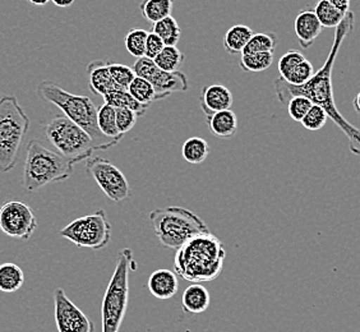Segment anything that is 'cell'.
Returning <instances> with one entry per match:
<instances>
[{"instance_id":"ac0fdd59","label":"cell","mask_w":360,"mask_h":332,"mask_svg":"<svg viewBox=\"0 0 360 332\" xmlns=\"http://www.w3.org/2000/svg\"><path fill=\"white\" fill-rule=\"evenodd\" d=\"M211 305V295L207 288L201 284H191L183 293L181 305L186 313L201 314Z\"/></svg>"},{"instance_id":"ee69618b","label":"cell","mask_w":360,"mask_h":332,"mask_svg":"<svg viewBox=\"0 0 360 332\" xmlns=\"http://www.w3.org/2000/svg\"><path fill=\"white\" fill-rule=\"evenodd\" d=\"M353 106L355 111L360 115V92L355 96V98H354Z\"/></svg>"},{"instance_id":"5bb4252c","label":"cell","mask_w":360,"mask_h":332,"mask_svg":"<svg viewBox=\"0 0 360 332\" xmlns=\"http://www.w3.org/2000/svg\"><path fill=\"white\" fill-rule=\"evenodd\" d=\"M233 94L226 86L214 83L206 86L200 97V105L206 117H210L219 111L230 110L233 106Z\"/></svg>"},{"instance_id":"cb8c5ba5","label":"cell","mask_w":360,"mask_h":332,"mask_svg":"<svg viewBox=\"0 0 360 332\" xmlns=\"http://www.w3.org/2000/svg\"><path fill=\"white\" fill-rule=\"evenodd\" d=\"M210 155V145L201 137H191L181 146V156L189 164L198 165L205 162Z\"/></svg>"},{"instance_id":"5b68a950","label":"cell","mask_w":360,"mask_h":332,"mask_svg":"<svg viewBox=\"0 0 360 332\" xmlns=\"http://www.w3.org/2000/svg\"><path fill=\"white\" fill-rule=\"evenodd\" d=\"M148 219L160 243L165 248L174 250H178L194 236L210 231L198 215L178 206L156 208Z\"/></svg>"},{"instance_id":"60d3db41","label":"cell","mask_w":360,"mask_h":332,"mask_svg":"<svg viewBox=\"0 0 360 332\" xmlns=\"http://www.w3.org/2000/svg\"><path fill=\"white\" fill-rule=\"evenodd\" d=\"M328 3H331L333 6L339 8L340 11L347 13L349 12V7H350V0H326Z\"/></svg>"},{"instance_id":"f1b7e54d","label":"cell","mask_w":360,"mask_h":332,"mask_svg":"<svg viewBox=\"0 0 360 332\" xmlns=\"http://www.w3.org/2000/svg\"><path fill=\"white\" fill-rule=\"evenodd\" d=\"M277 46V36L274 32H259L252 36L250 42L243 50V54L255 53H275Z\"/></svg>"},{"instance_id":"52a82bcc","label":"cell","mask_w":360,"mask_h":332,"mask_svg":"<svg viewBox=\"0 0 360 332\" xmlns=\"http://www.w3.org/2000/svg\"><path fill=\"white\" fill-rule=\"evenodd\" d=\"M31 125L17 97L0 96V173L13 170L23 139Z\"/></svg>"},{"instance_id":"30bf717a","label":"cell","mask_w":360,"mask_h":332,"mask_svg":"<svg viewBox=\"0 0 360 332\" xmlns=\"http://www.w3.org/2000/svg\"><path fill=\"white\" fill-rule=\"evenodd\" d=\"M86 172L110 201L123 202L132 196V189L123 172L104 158L87 160Z\"/></svg>"},{"instance_id":"7402d4cb","label":"cell","mask_w":360,"mask_h":332,"mask_svg":"<svg viewBox=\"0 0 360 332\" xmlns=\"http://www.w3.org/2000/svg\"><path fill=\"white\" fill-rule=\"evenodd\" d=\"M97 125L105 137L111 139L117 145L120 142V139H123V134H120L117 125V113L110 105L104 104L98 108Z\"/></svg>"},{"instance_id":"44dd1931","label":"cell","mask_w":360,"mask_h":332,"mask_svg":"<svg viewBox=\"0 0 360 332\" xmlns=\"http://www.w3.org/2000/svg\"><path fill=\"white\" fill-rule=\"evenodd\" d=\"M25 284V272L18 264L6 262L0 264V291L12 294Z\"/></svg>"},{"instance_id":"484cf974","label":"cell","mask_w":360,"mask_h":332,"mask_svg":"<svg viewBox=\"0 0 360 332\" xmlns=\"http://www.w3.org/2000/svg\"><path fill=\"white\" fill-rule=\"evenodd\" d=\"M153 34L159 36L165 46H176L180 42L181 28L174 17H167L161 21L153 23Z\"/></svg>"},{"instance_id":"8992f818","label":"cell","mask_w":360,"mask_h":332,"mask_svg":"<svg viewBox=\"0 0 360 332\" xmlns=\"http://www.w3.org/2000/svg\"><path fill=\"white\" fill-rule=\"evenodd\" d=\"M132 269H134L133 252L129 248H123L118 253L115 270L103 298V332H119L122 327L128 308L129 271Z\"/></svg>"},{"instance_id":"9c48e42d","label":"cell","mask_w":360,"mask_h":332,"mask_svg":"<svg viewBox=\"0 0 360 332\" xmlns=\"http://www.w3.org/2000/svg\"><path fill=\"white\" fill-rule=\"evenodd\" d=\"M111 231L112 226L104 210L98 208L94 214L73 220L59 234L79 248L100 250L110 243Z\"/></svg>"},{"instance_id":"3957f363","label":"cell","mask_w":360,"mask_h":332,"mask_svg":"<svg viewBox=\"0 0 360 332\" xmlns=\"http://www.w3.org/2000/svg\"><path fill=\"white\" fill-rule=\"evenodd\" d=\"M36 94L44 101H48L50 104L58 106L67 118L87 132L96 146V150L106 151L111 147L117 146L115 142L106 139L98 129V125H97L98 109L90 97L75 95L72 92L64 90L58 83L51 82V81H42L39 83Z\"/></svg>"},{"instance_id":"f35d334b","label":"cell","mask_w":360,"mask_h":332,"mask_svg":"<svg viewBox=\"0 0 360 332\" xmlns=\"http://www.w3.org/2000/svg\"><path fill=\"white\" fill-rule=\"evenodd\" d=\"M156 67L158 65L155 64L153 59L142 56V58L137 59L134 64H133V70H134L136 77H141V78L148 79V77L153 75V72L156 70Z\"/></svg>"},{"instance_id":"7a4b0ae2","label":"cell","mask_w":360,"mask_h":332,"mask_svg":"<svg viewBox=\"0 0 360 332\" xmlns=\"http://www.w3.org/2000/svg\"><path fill=\"white\" fill-rule=\"evenodd\" d=\"M225 257L224 243L207 231L194 236L176 250L174 270L176 275L192 284L212 281L220 276Z\"/></svg>"},{"instance_id":"2e32d148","label":"cell","mask_w":360,"mask_h":332,"mask_svg":"<svg viewBox=\"0 0 360 332\" xmlns=\"http://www.w3.org/2000/svg\"><path fill=\"white\" fill-rule=\"evenodd\" d=\"M322 28L323 27L313 9H304L299 12L294 22L295 35L303 49L312 46L313 42H316V39L322 32Z\"/></svg>"},{"instance_id":"83f0119b","label":"cell","mask_w":360,"mask_h":332,"mask_svg":"<svg viewBox=\"0 0 360 332\" xmlns=\"http://www.w3.org/2000/svg\"><path fill=\"white\" fill-rule=\"evenodd\" d=\"M186 56L176 46H165L159 56L153 59L160 70L165 72H178L184 64Z\"/></svg>"},{"instance_id":"6da1fadb","label":"cell","mask_w":360,"mask_h":332,"mask_svg":"<svg viewBox=\"0 0 360 332\" xmlns=\"http://www.w3.org/2000/svg\"><path fill=\"white\" fill-rule=\"evenodd\" d=\"M355 25V15L353 12H347L344 21L340 23L335 31L333 46L330 50V54L326 59L325 64L321 67L319 72L314 73V76L300 86H294L284 81L281 77L277 78L274 82L275 94L281 104L289 103L291 97L305 96L308 97L313 105H319L327 113L328 118L333 119V123L339 127L341 132L349 139V148L350 151L360 156V129L354 127L350 122L341 115L338 106L335 104L333 87V70L336 58L339 54L340 48L342 42L347 40L349 34L353 31Z\"/></svg>"},{"instance_id":"1f68e13d","label":"cell","mask_w":360,"mask_h":332,"mask_svg":"<svg viewBox=\"0 0 360 332\" xmlns=\"http://www.w3.org/2000/svg\"><path fill=\"white\" fill-rule=\"evenodd\" d=\"M148 32L142 28H133L125 36V49L134 58L145 56L146 42H147Z\"/></svg>"},{"instance_id":"f546056e","label":"cell","mask_w":360,"mask_h":332,"mask_svg":"<svg viewBox=\"0 0 360 332\" xmlns=\"http://www.w3.org/2000/svg\"><path fill=\"white\" fill-rule=\"evenodd\" d=\"M274 63L272 53H255V54H242L239 65L244 72L258 73L269 70Z\"/></svg>"},{"instance_id":"8d00e7d4","label":"cell","mask_w":360,"mask_h":332,"mask_svg":"<svg viewBox=\"0 0 360 332\" xmlns=\"http://www.w3.org/2000/svg\"><path fill=\"white\" fill-rule=\"evenodd\" d=\"M312 106L313 103L308 97L294 96L291 97L288 103V111L292 120L302 122Z\"/></svg>"},{"instance_id":"e0dca14e","label":"cell","mask_w":360,"mask_h":332,"mask_svg":"<svg viewBox=\"0 0 360 332\" xmlns=\"http://www.w3.org/2000/svg\"><path fill=\"white\" fill-rule=\"evenodd\" d=\"M147 286L153 297L158 298L160 300H167L178 293L179 280L174 271L160 269L153 271L151 276L148 277Z\"/></svg>"},{"instance_id":"7c38bea8","label":"cell","mask_w":360,"mask_h":332,"mask_svg":"<svg viewBox=\"0 0 360 332\" xmlns=\"http://www.w3.org/2000/svg\"><path fill=\"white\" fill-rule=\"evenodd\" d=\"M54 317L58 332H95V325L62 288L54 291Z\"/></svg>"},{"instance_id":"4dcf8cb0","label":"cell","mask_w":360,"mask_h":332,"mask_svg":"<svg viewBox=\"0 0 360 332\" xmlns=\"http://www.w3.org/2000/svg\"><path fill=\"white\" fill-rule=\"evenodd\" d=\"M127 91L141 104L150 106L155 101V90L153 84L145 78L136 77Z\"/></svg>"},{"instance_id":"4fadbf2b","label":"cell","mask_w":360,"mask_h":332,"mask_svg":"<svg viewBox=\"0 0 360 332\" xmlns=\"http://www.w3.org/2000/svg\"><path fill=\"white\" fill-rule=\"evenodd\" d=\"M148 82L155 90V101L167 98L174 92H186L189 86L188 77L181 72H165L156 67L153 75L148 77Z\"/></svg>"},{"instance_id":"9a60e30c","label":"cell","mask_w":360,"mask_h":332,"mask_svg":"<svg viewBox=\"0 0 360 332\" xmlns=\"http://www.w3.org/2000/svg\"><path fill=\"white\" fill-rule=\"evenodd\" d=\"M87 76H89L90 90L95 95H101L104 97L110 92L122 90L118 84L114 82L108 62H104V60L91 62L87 65Z\"/></svg>"},{"instance_id":"277c9868","label":"cell","mask_w":360,"mask_h":332,"mask_svg":"<svg viewBox=\"0 0 360 332\" xmlns=\"http://www.w3.org/2000/svg\"><path fill=\"white\" fill-rule=\"evenodd\" d=\"M72 173L73 165L60 153L45 147L40 141L28 142L22 177V187L26 192L32 193L48 184L64 181Z\"/></svg>"},{"instance_id":"b9f144b4","label":"cell","mask_w":360,"mask_h":332,"mask_svg":"<svg viewBox=\"0 0 360 332\" xmlns=\"http://www.w3.org/2000/svg\"><path fill=\"white\" fill-rule=\"evenodd\" d=\"M56 7L68 8L76 1V0H51Z\"/></svg>"},{"instance_id":"603a6c76","label":"cell","mask_w":360,"mask_h":332,"mask_svg":"<svg viewBox=\"0 0 360 332\" xmlns=\"http://www.w3.org/2000/svg\"><path fill=\"white\" fill-rule=\"evenodd\" d=\"M175 0H142L139 11L146 21L156 23L172 15Z\"/></svg>"},{"instance_id":"d590c367","label":"cell","mask_w":360,"mask_h":332,"mask_svg":"<svg viewBox=\"0 0 360 332\" xmlns=\"http://www.w3.org/2000/svg\"><path fill=\"white\" fill-rule=\"evenodd\" d=\"M303 60H305V56L298 50H289L288 53H285L284 56L280 58L278 64H277L280 77L285 79L290 75L291 70H294Z\"/></svg>"},{"instance_id":"ba28073f","label":"cell","mask_w":360,"mask_h":332,"mask_svg":"<svg viewBox=\"0 0 360 332\" xmlns=\"http://www.w3.org/2000/svg\"><path fill=\"white\" fill-rule=\"evenodd\" d=\"M45 137L58 153L75 166L92 158L96 146L87 132L73 123L65 115H56L44 125Z\"/></svg>"},{"instance_id":"d6986e66","label":"cell","mask_w":360,"mask_h":332,"mask_svg":"<svg viewBox=\"0 0 360 332\" xmlns=\"http://www.w3.org/2000/svg\"><path fill=\"white\" fill-rule=\"evenodd\" d=\"M208 129L219 139L234 137L238 132V118L234 111L224 110L207 117Z\"/></svg>"},{"instance_id":"7bdbcfd3","label":"cell","mask_w":360,"mask_h":332,"mask_svg":"<svg viewBox=\"0 0 360 332\" xmlns=\"http://www.w3.org/2000/svg\"><path fill=\"white\" fill-rule=\"evenodd\" d=\"M32 6H36V7H44V6H46L49 1H51V0H28Z\"/></svg>"},{"instance_id":"d6a6232c","label":"cell","mask_w":360,"mask_h":332,"mask_svg":"<svg viewBox=\"0 0 360 332\" xmlns=\"http://www.w3.org/2000/svg\"><path fill=\"white\" fill-rule=\"evenodd\" d=\"M108 65L114 82L117 83L122 90H128L129 84L136 78L133 68L119 63L108 62Z\"/></svg>"},{"instance_id":"d4e9b609","label":"cell","mask_w":360,"mask_h":332,"mask_svg":"<svg viewBox=\"0 0 360 332\" xmlns=\"http://www.w3.org/2000/svg\"><path fill=\"white\" fill-rule=\"evenodd\" d=\"M105 104L110 105L114 109H129L139 117L143 115L150 106L141 104L127 90L114 91L104 96Z\"/></svg>"},{"instance_id":"4316f807","label":"cell","mask_w":360,"mask_h":332,"mask_svg":"<svg viewBox=\"0 0 360 332\" xmlns=\"http://www.w3.org/2000/svg\"><path fill=\"white\" fill-rule=\"evenodd\" d=\"M313 11L321 22L322 27L336 28L341 22L344 21L347 15L345 12L340 11L339 8L335 7L326 0H319Z\"/></svg>"},{"instance_id":"8fae6325","label":"cell","mask_w":360,"mask_h":332,"mask_svg":"<svg viewBox=\"0 0 360 332\" xmlns=\"http://www.w3.org/2000/svg\"><path fill=\"white\" fill-rule=\"evenodd\" d=\"M37 229V219L26 203L9 201L0 206V230L6 236L30 241Z\"/></svg>"},{"instance_id":"74e56055","label":"cell","mask_w":360,"mask_h":332,"mask_svg":"<svg viewBox=\"0 0 360 332\" xmlns=\"http://www.w3.org/2000/svg\"><path fill=\"white\" fill-rule=\"evenodd\" d=\"M117 113V125H118L120 134L124 136L125 133L132 131L133 127L137 123L139 115L129 109H115Z\"/></svg>"},{"instance_id":"e575fe53","label":"cell","mask_w":360,"mask_h":332,"mask_svg":"<svg viewBox=\"0 0 360 332\" xmlns=\"http://www.w3.org/2000/svg\"><path fill=\"white\" fill-rule=\"evenodd\" d=\"M314 68H313L312 63L309 62L308 59H305L303 62L298 64L294 70H291L290 75L285 78L286 81L290 84L294 86H300L308 82L313 76H314Z\"/></svg>"},{"instance_id":"ab89813d","label":"cell","mask_w":360,"mask_h":332,"mask_svg":"<svg viewBox=\"0 0 360 332\" xmlns=\"http://www.w3.org/2000/svg\"><path fill=\"white\" fill-rule=\"evenodd\" d=\"M165 48V44L160 39L159 36L153 32H148L147 36V42H146V58L155 59L162 51V49Z\"/></svg>"},{"instance_id":"ffe728a7","label":"cell","mask_w":360,"mask_h":332,"mask_svg":"<svg viewBox=\"0 0 360 332\" xmlns=\"http://www.w3.org/2000/svg\"><path fill=\"white\" fill-rule=\"evenodd\" d=\"M255 35L253 30L245 25H236L228 30L224 36V49L229 54H243V50L250 42L252 36Z\"/></svg>"},{"instance_id":"836d02e7","label":"cell","mask_w":360,"mask_h":332,"mask_svg":"<svg viewBox=\"0 0 360 332\" xmlns=\"http://www.w3.org/2000/svg\"><path fill=\"white\" fill-rule=\"evenodd\" d=\"M327 119V113L319 105H313L300 123L308 131H319L325 127Z\"/></svg>"}]
</instances>
